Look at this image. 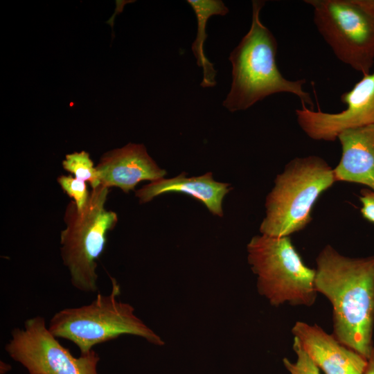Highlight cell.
<instances>
[{"mask_svg": "<svg viewBox=\"0 0 374 374\" xmlns=\"http://www.w3.org/2000/svg\"><path fill=\"white\" fill-rule=\"evenodd\" d=\"M247 253L248 262L257 276L258 292L271 305L314 303L315 269L303 262L290 236H253L247 244Z\"/></svg>", "mask_w": 374, "mask_h": 374, "instance_id": "8992f818", "label": "cell"}, {"mask_svg": "<svg viewBox=\"0 0 374 374\" xmlns=\"http://www.w3.org/2000/svg\"><path fill=\"white\" fill-rule=\"evenodd\" d=\"M187 2L193 8L197 21V35L192 44V51L197 65L203 70L201 86L212 87L216 84V71L204 54V44L207 37L206 26L211 16L225 15L228 13L229 9L221 0H188Z\"/></svg>", "mask_w": 374, "mask_h": 374, "instance_id": "5bb4252c", "label": "cell"}, {"mask_svg": "<svg viewBox=\"0 0 374 374\" xmlns=\"http://www.w3.org/2000/svg\"><path fill=\"white\" fill-rule=\"evenodd\" d=\"M109 188H92L86 205L78 211L73 200L66 206V227L60 233V253L72 285L86 293L98 290L97 260L103 253L107 235L118 222L117 214L105 208Z\"/></svg>", "mask_w": 374, "mask_h": 374, "instance_id": "5b68a950", "label": "cell"}, {"mask_svg": "<svg viewBox=\"0 0 374 374\" xmlns=\"http://www.w3.org/2000/svg\"><path fill=\"white\" fill-rule=\"evenodd\" d=\"M101 184L121 188L127 193L141 181L163 178L166 171L159 167L144 145L129 143L104 153L96 166Z\"/></svg>", "mask_w": 374, "mask_h": 374, "instance_id": "30bf717a", "label": "cell"}, {"mask_svg": "<svg viewBox=\"0 0 374 374\" xmlns=\"http://www.w3.org/2000/svg\"><path fill=\"white\" fill-rule=\"evenodd\" d=\"M336 182L333 169L315 155L296 157L278 174L265 201L261 234L290 236L312 221V209L321 195Z\"/></svg>", "mask_w": 374, "mask_h": 374, "instance_id": "3957f363", "label": "cell"}, {"mask_svg": "<svg viewBox=\"0 0 374 374\" xmlns=\"http://www.w3.org/2000/svg\"><path fill=\"white\" fill-rule=\"evenodd\" d=\"M365 3L374 11V0H364Z\"/></svg>", "mask_w": 374, "mask_h": 374, "instance_id": "44dd1931", "label": "cell"}, {"mask_svg": "<svg viewBox=\"0 0 374 374\" xmlns=\"http://www.w3.org/2000/svg\"><path fill=\"white\" fill-rule=\"evenodd\" d=\"M231 189L229 184L214 180L211 172L191 177L182 172L173 178L163 177L151 181L136 190L135 195L140 204H145L161 194L184 193L200 201L213 215L221 217L223 215L222 200Z\"/></svg>", "mask_w": 374, "mask_h": 374, "instance_id": "4fadbf2b", "label": "cell"}, {"mask_svg": "<svg viewBox=\"0 0 374 374\" xmlns=\"http://www.w3.org/2000/svg\"><path fill=\"white\" fill-rule=\"evenodd\" d=\"M338 165L333 168L336 181L356 183L374 192V125L341 132Z\"/></svg>", "mask_w": 374, "mask_h": 374, "instance_id": "7c38bea8", "label": "cell"}, {"mask_svg": "<svg viewBox=\"0 0 374 374\" xmlns=\"http://www.w3.org/2000/svg\"><path fill=\"white\" fill-rule=\"evenodd\" d=\"M10 366L5 362H1V373L4 374L10 371Z\"/></svg>", "mask_w": 374, "mask_h": 374, "instance_id": "ffe728a7", "label": "cell"}, {"mask_svg": "<svg viewBox=\"0 0 374 374\" xmlns=\"http://www.w3.org/2000/svg\"><path fill=\"white\" fill-rule=\"evenodd\" d=\"M63 168L75 175V177L89 182L92 188L101 184L96 167L86 151L74 152L67 154L62 161Z\"/></svg>", "mask_w": 374, "mask_h": 374, "instance_id": "9a60e30c", "label": "cell"}, {"mask_svg": "<svg viewBox=\"0 0 374 374\" xmlns=\"http://www.w3.org/2000/svg\"><path fill=\"white\" fill-rule=\"evenodd\" d=\"M359 199L362 204L360 212L362 217L374 224V192L367 188H363Z\"/></svg>", "mask_w": 374, "mask_h": 374, "instance_id": "ac0fdd59", "label": "cell"}, {"mask_svg": "<svg viewBox=\"0 0 374 374\" xmlns=\"http://www.w3.org/2000/svg\"><path fill=\"white\" fill-rule=\"evenodd\" d=\"M336 57L362 75L374 66V11L364 0H305Z\"/></svg>", "mask_w": 374, "mask_h": 374, "instance_id": "52a82bcc", "label": "cell"}, {"mask_svg": "<svg viewBox=\"0 0 374 374\" xmlns=\"http://www.w3.org/2000/svg\"><path fill=\"white\" fill-rule=\"evenodd\" d=\"M364 374H374V344L370 356L367 359V364Z\"/></svg>", "mask_w": 374, "mask_h": 374, "instance_id": "d6986e66", "label": "cell"}, {"mask_svg": "<svg viewBox=\"0 0 374 374\" xmlns=\"http://www.w3.org/2000/svg\"><path fill=\"white\" fill-rule=\"evenodd\" d=\"M265 4V1H252L251 27L230 53L232 82L223 105L230 112L245 110L269 96L287 93L313 110L311 95L303 89L306 80H288L277 66V41L260 17Z\"/></svg>", "mask_w": 374, "mask_h": 374, "instance_id": "7a4b0ae2", "label": "cell"}, {"mask_svg": "<svg viewBox=\"0 0 374 374\" xmlns=\"http://www.w3.org/2000/svg\"><path fill=\"white\" fill-rule=\"evenodd\" d=\"M292 332L325 374H364L367 359L317 324L296 321Z\"/></svg>", "mask_w": 374, "mask_h": 374, "instance_id": "8fae6325", "label": "cell"}, {"mask_svg": "<svg viewBox=\"0 0 374 374\" xmlns=\"http://www.w3.org/2000/svg\"><path fill=\"white\" fill-rule=\"evenodd\" d=\"M293 349L296 355V361L290 362L283 358V363L290 374H320L319 368L308 355L299 340L294 337Z\"/></svg>", "mask_w": 374, "mask_h": 374, "instance_id": "e0dca14e", "label": "cell"}, {"mask_svg": "<svg viewBox=\"0 0 374 374\" xmlns=\"http://www.w3.org/2000/svg\"><path fill=\"white\" fill-rule=\"evenodd\" d=\"M340 99L346 107L328 113L306 106L295 110L296 121L305 134L316 141H335L344 130L374 125V69L362 75L351 89Z\"/></svg>", "mask_w": 374, "mask_h": 374, "instance_id": "9c48e42d", "label": "cell"}, {"mask_svg": "<svg viewBox=\"0 0 374 374\" xmlns=\"http://www.w3.org/2000/svg\"><path fill=\"white\" fill-rule=\"evenodd\" d=\"M5 350L28 374H99L98 354L92 350L76 357L49 330L44 317L26 320L15 328Z\"/></svg>", "mask_w": 374, "mask_h": 374, "instance_id": "ba28073f", "label": "cell"}, {"mask_svg": "<svg viewBox=\"0 0 374 374\" xmlns=\"http://www.w3.org/2000/svg\"><path fill=\"white\" fill-rule=\"evenodd\" d=\"M110 279L109 294H98L87 305L64 308L54 314L48 324L51 333L73 342L80 355L123 335L142 337L154 345H163L161 338L135 314L133 306L117 299L121 294L120 284L115 278L110 276Z\"/></svg>", "mask_w": 374, "mask_h": 374, "instance_id": "277c9868", "label": "cell"}, {"mask_svg": "<svg viewBox=\"0 0 374 374\" xmlns=\"http://www.w3.org/2000/svg\"><path fill=\"white\" fill-rule=\"evenodd\" d=\"M316 262L315 289L332 305L333 335L367 359L373 346L374 256L346 257L328 244Z\"/></svg>", "mask_w": 374, "mask_h": 374, "instance_id": "6da1fadb", "label": "cell"}, {"mask_svg": "<svg viewBox=\"0 0 374 374\" xmlns=\"http://www.w3.org/2000/svg\"><path fill=\"white\" fill-rule=\"evenodd\" d=\"M57 180L63 191L73 199L78 210H82L90 194L86 182L71 175H60Z\"/></svg>", "mask_w": 374, "mask_h": 374, "instance_id": "2e32d148", "label": "cell"}]
</instances>
